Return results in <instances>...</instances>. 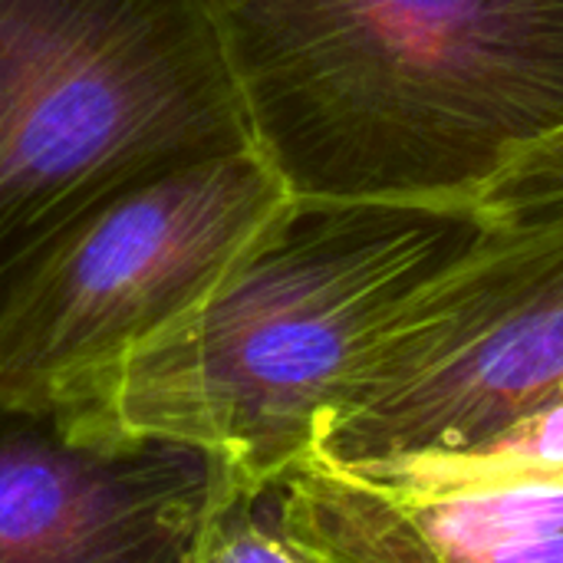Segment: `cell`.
I'll return each mask as SVG.
<instances>
[{
	"label": "cell",
	"instance_id": "52a82bcc",
	"mask_svg": "<svg viewBox=\"0 0 563 563\" xmlns=\"http://www.w3.org/2000/svg\"><path fill=\"white\" fill-rule=\"evenodd\" d=\"M241 492L201 449L0 389V563H191Z\"/></svg>",
	"mask_w": 563,
	"mask_h": 563
},
{
	"label": "cell",
	"instance_id": "3957f363",
	"mask_svg": "<svg viewBox=\"0 0 563 563\" xmlns=\"http://www.w3.org/2000/svg\"><path fill=\"white\" fill-rule=\"evenodd\" d=\"M244 148L205 0H0V320L106 201Z\"/></svg>",
	"mask_w": 563,
	"mask_h": 563
},
{
	"label": "cell",
	"instance_id": "9c48e42d",
	"mask_svg": "<svg viewBox=\"0 0 563 563\" xmlns=\"http://www.w3.org/2000/svg\"><path fill=\"white\" fill-rule=\"evenodd\" d=\"M191 563H310L277 528L267 495H238L201 538Z\"/></svg>",
	"mask_w": 563,
	"mask_h": 563
},
{
	"label": "cell",
	"instance_id": "277c9868",
	"mask_svg": "<svg viewBox=\"0 0 563 563\" xmlns=\"http://www.w3.org/2000/svg\"><path fill=\"white\" fill-rule=\"evenodd\" d=\"M290 201L257 148L168 168L89 214L0 320V389L49 402L191 313Z\"/></svg>",
	"mask_w": 563,
	"mask_h": 563
},
{
	"label": "cell",
	"instance_id": "ba28073f",
	"mask_svg": "<svg viewBox=\"0 0 563 563\" xmlns=\"http://www.w3.org/2000/svg\"><path fill=\"white\" fill-rule=\"evenodd\" d=\"M475 208L498 228L563 221V125L525 145L478 191Z\"/></svg>",
	"mask_w": 563,
	"mask_h": 563
},
{
	"label": "cell",
	"instance_id": "6da1fadb",
	"mask_svg": "<svg viewBox=\"0 0 563 563\" xmlns=\"http://www.w3.org/2000/svg\"><path fill=\"white\" fill-rule=\"evenodd\" d=\"M294 198L468 201L563 125V0H205Z\"/></svg>",
	"mask_w": 563,
	"mask_h": 563
},
{
	"label": "cell",
	"instance_id": "8992f818",
	"mask_svg": "<svg viewBox=\"0 0 563 563\" xmlns=\"http://www.w3.org/2000/svg\"><path fill=\"white\" fill-rule=\"evenodd\" d=\"M264 495L310 563H563V402L465 449L303 455Z\"/></svg>",
	"mask_w": 563,
	"mask_h": 563
},
{
	"label": "cell",
	"instance_id": "7a4b0ae2",
	"mask_svg": "<svg viewBox=\"0 0 563 563\" xmlns=\"http://www.w3.org/2000/svg\"><path fill=\"white\" fill-rule=\"evenodd\" d=\"M485 228L468 201L290 195L191 313L49 402L92 429L201 449L264 495L406 303Z\"/></svg>",
	"mask_w": 563,
	"mask_h": 563
},
{
	"label": "cell",
	"instance_id": "5b68a950",
	"mask_svg": "<svg viewBox=\"0 0 563 563\" xmlns=\"http://www.w3.org/2000/svg\"><path fill=\"white\" fill-rule=\"evenodd\" d=\"M554 402H563V221L488 224L406 303L303 455L465 449Z\"/></svg>",
	"mask_w": 563,
	"mask_h": 563
}]
</instances>
